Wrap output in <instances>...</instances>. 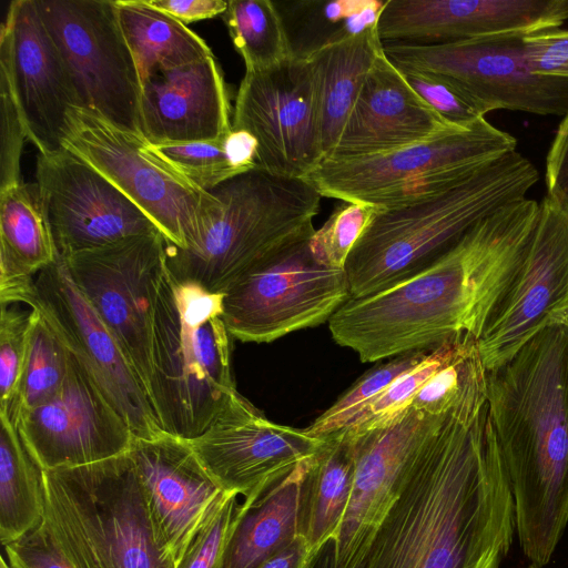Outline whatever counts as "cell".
I'll return each mask as SVG.
<instances>
[{
	"label": "cell",
	"mask_w": 568,
	"mask_h": 568,
	"mask_svg": "<svg viewBox=\"0 0 568 568\" xmlns=\"http://www.w3.org/2000/svg\"><path fill=\"white\" fill-rule=\"evenodd\" d=\"M515 534L486 402L448 414L430 435L359 568H500Z\"/></svg>",
	"instance_id": "obj_1"
},
{
	"label": "cell",
	"mask_w": 568,
	"mask_h": 568,
	"mask_svg": "<svg viewBox=\"0 0 568 568\" xmlns=\"http://www.w3.org/2000/svg\"><path fill=\"white\" fill-rule=\"evenodd\" d=\"M539 203L523 197L478 221L414 275L348 300L328 321L333 339L363 363L479 339L515 285L534 236Z\"/></svg>",
	"instance_id": "obj_2"
},
{
	"label": "cell",
	"mask_w": 568,
	"mask_h": 568,
	"mask_svg": "<svg viewBox=\"0 0 568 568\" xmlns=\"http://www.w3.org/2000/svg\"><path fill=\"white\" fill-rule=\"evenodd\" d=\"M486 389L519 546L542 567L568 524V325L551 323L487 371Z\"/></svg>",
	"instance_id": "obj_3"
},
{
	"label": "cell",
	"mask_w": 568,
	"mask_h": 568,
	"mask_svg": "<svg viewBox=\"0 0 568 568\" xmlns=\"http://www.w3.org/2000/svg\"><path fill=\"white\" fill-rule=\"evenodd\" d=\"M536 166L514 151L433 197L379 210L346 264L351 298L381 292L422 271L505 204L526 197Z\"/></svg>",
	"instance_id": "obj_4"
},
{
	"label": "cell",
	"mask_w": 568,
	"mask_h": 568,
	"mask_svg": "<svg viewBox=\"0 0 568 568\" xmlns=\"http://www.w3.org/2000/svg\"><path fill=\"white\" fill-rule=\"evenodd\" d=\"M223 296L176 278L165 265L152 323L149 396L166 434L199 436L237 392Z\"/></svg>",
	"instance_id": "obj_5"
},
{
	"label": "cell",
	"mask_w": 568,
	"mask_h": 568,
	"mask_svg": "<svg viewBox=\"0 0 568 568\" xmlns=\"http://www.w3.org/2000/svg\"><path fill=\"white\" fill-rule=\"evenodd\" d=\"M209 192L221 201L219 216L187 248L165 242V265L176 278L211 293L224 294L248 271L315 232L322 196L303 179L255 168Z\"/></svg>",
	"instance_id": "obj_6"
},
{
	"label": "cell",
	"mask_w": 568,
	"mask_h": 568,
	"mask_svg": "<svg viewBox=\"0 0 568 568\" xmlns=\"http://www.w3.org/2000/svg\"><path fill=\"white\" fill-rule=\"evenodd\" d=\"M43 475L42 524L75 568H175L129 452Z\"/></svg>",
	"instance_id": "obj_7"
},
{
	"label": "cell",
	"mask_w": 568,
	"mask_h": 568,
	"mask_svg": "<svg viewBox=\"0 0 568 568\" xmlns=\"http://www.w3.org/2000/svg\"><path fill=\"white\" fill-rule=\"evenodd\" d=\"M516 146L513 135L484 118L390 152L324 159L303 180L321 196L390 210L457 186Z\"/></svg>",
	"instance_id": "obj_8"
},
{
	"label": "cell",
	"mask_w": 568,
	"mask_h": 568,
	"mask_svg": "<svg viewBox=\"0 0 568 568\" xmlns=\"http://www.w3.org/2000/svg\"><path fill=\"white\" fill-rule=\"evenodd\" d=\"M63 148L101 173L158 227L168 244L194 245L222 204L152 153L146 141L81 108L68 112Z\"/></svg>",
	"instance_id": "obj_9"
},
{
	"label": "cell",
	"mask_w": 568,
	"mask_h": 568,
	"mask_svg": "<svg viewBox=\"0 0 568 568\" xmlns=\"http://www.w3.org/2000/svg\"><path fill=\"white\" fill-rule=\"evenodd\" d=\"M78 108L143 138L142 82L114 0H37Z\"/></svg>",
	"instance_id": "obj_10"
},
{
	"label": "cell",
	"mask_w": 568,
	"mask_h": 568,
	"mask_svg": "<svg viewBox=\"0 0 568 568\" xmlns=\"http://www.w3.org/2000/svg\"><path fill=\"white\" fill-rule=\"evenodd\" d=\"M308 240L252 268L224 293L223 320L233 338L271 343L328 322L351 300L345 270L318 264Z\"/></svg>",
	"instance_id": "obj_11"
},
{
	"label": "cell",
	"mask_w": 568,
	"mask_h": 568,
	"mask_svg": "<svg viewBox=\"0 0 568 568\" xmlns=\"http://www.w3.org/2000/svg\"><path fill=\"white\" fill-rule=\"evenodd\" d=\"M62 260L149 394L152 323L165 271L162 233L131 235Z\"/></svg>",
	"instance_id": "obj_12"
},
{
	"label": "cell",
	"mask_w": 568,
	"mask_h": 568,
	"mask_svg": "<svg viewBox=\"0 0 568 568\" xmlns=\"http://www.w3.org/2000/svg\"><path fill=\"white\" fill-rule=\"evenodd\" d=\"M524 36L438 44L383 43L399 69L439 77L488 113L505 109L537 115L568 112V81L535 74L524 57Z\"/></svg>",
	"instance_id": "obj_13"
},
{
	"label": "cell",
	"mask_w": 568,
	"mask_h": 568,
	"mask_svg": "<svg viewBox=\"0 0 568 568\" xmlns=\"http://www.w3.org/2000/svg\"><path fill=\"white\" fill-rule=\"evenodd\" d=\"M232 129L257 141L256 165L271 174L304 179L323 160L317 80L310 59L291 58L245 72Z\"/></svg>",
	"instance_id": "obj_14"
},
{
	"label": "cell",
	"mask_w": 568,
	"mask_h": 568,
	"mask_svg": "<svg viewBox=\"0 0 568 568\" xmlns=\"http://www.w3.org/2000/svg\"><path fill=\"white\" fill-rule=\"evenodd\" d=\"M187 442L221 489L251 505L315 455L325 438L270 420L235 392L209 427Z\"/></svg>",
	"instance_id": "obj_15"
},
{
	"label": "cell",
	"mask_w": 568,
	"mask_h": 568,
	"mask_svg": "<svg viewBox=\"0 0 568 568\" xmlns=\"http://www.w3.org/2000/svg\"><path fill=\"white\" fill-rule=\"evenodd\" d=\"M36 286L32 308L41 312L68 352L128 423L134 437L153 438L163 434L142 381L72 282L61 257L37 274Z\"/></svg>",
	"instance_id": "obj_16"
},
{
	"label": "cell",
	"mask_w": 568,
	"mask_h": 568,
	"mask_svg": "<svg viewBox=\"0 0 568 568\" xmlns=\"http://www.w3.org/2000/svg\"><path fill=\"white\" fill-rule=\"evenodd\" d=\"M444 417L408 407L387 425L355 435L349 501L334 540V568H359L386 514L398 499L430 435Z\"/></svg>",
	"instance_id": "obj_17"
},
{
	"label": "cell",
	"mask_w": 568,
	"mask_h": 568,
	"mask_svg": "<svg viewBox=\"0 0 568 568\" xmlns=\"http://www.w3.org/2000/svg\"><path fill=\"white\" fill-rule=\"evenodd\" d=\"M14 427L43 470L79 467L126 454L134 438L128 423L71 354L59 389L21 412Z\"/></svg>",
	"instance_id": "obj_18"
},
{
	"label": "cell",
	"mask_w": 568,
	"mask_h": 568,
	"mask_svg": "<svg viewBox=\"0 0 568 568\" xmlns=\"http://www.w3.org/2000/svg\"><path fill=\"white\" fill-rule=\"evenodd\" d=\"M36 178L59 257L159 231L119 189L65 149L39 154Z\"/></svg>",
	"instance_id": "obj_19"
},
{
	"label": "cell",
	"mask_w": 568,
	"mask_h": 568,
	"mask_svg": "<svg viewBox=\"0 0 568 568\" xmlns=\"http://www.w3.org/2000/svg\"><path fill=\"white\" fill-rule=\"evenodd\" d=\"M0 72L9 80L28 140L39 154L62 151L68 112L78 103L37 0L10 3L0 31Z\"/></svg>",
	"instance_id": "obj_20"
},
{
	"label": "cell",
	"mask_w": 568,
	"mask_h": 568,
	"mask_svg": "<svg viewBox=\"0 0 568 568\" xmlns=\"http://www.w3.org/2000/svg\"><path fill=\"white\" fill-rule=\"evenodd\" d=\"M568 307V209L549 196L521 272L477 344L486 371L508 362Z\"/></svg>",
	"instance_id": "obj_21"
},
{
	"label": "cell",
	"mask_w": 568,
	"mask_h": 568,
	"mask_svg": "<svg viewBox=\"0 0 568 568\" xmlns=\"http://www.w3.org/2000/svg\"><path fill=\"white\" fill-rule=\"evenodd\" d=\"M568 20V0H387L378 20L383 43L438 44L529 36Z\"/></svg>",
	"instance_id": "obj_22"
},
{
	"label": "cell",
	"mask_w": 568,
	"mask_h": 568,
	"mask_svg": "<svg viewBox=\"0 0 568 568\" xmlns=\"http://www.w3.org/2000/svg\"><path fill=\"white\" fill-rule=\"evenodd\" d=\"M129 455L142 484L155 535L175 566L223 490L187 439L163 433L134 437Z\"/></svg>",
	"instance_id": "obj_23"
},
{
	"label": "cell",
	"mask_w": 568,
	"mask_h": 568,
	"mask_svg": "<svg viewBox=\"0 0 568 568\" xmlns=\"http://www.w3.org/2000/svg\"><path fill=\"white\" fill-rule=\"evenodd\" d=\"M227 88L214 55L142 81L143 139L151 144L216 140L232 130Z\"/></svg>",
	"instance_id": "obj_24"
},
{
	"label": "cell",
	"mask_w": 568,
	"mask_h": 568,
	"mask_svg": "<svg viewBox=\"0 0 568 568\" xmlns=\"http://www.w3.org/2000/svg\"><path fill=\"white\" fill-rule=\"evenodd\" d=\"M450 126L456 125L444 121L415 93L383 47L328 158L390 152Z\"/></svg>",
	"instance_id": "obj_25"
},
{
	"label": "cell",
	"mask_w": 568,
	"mask_h": 568,
	"mask_svg": "<svg viewBox=\"0 0 568 568\" xmlns=\"http://www.w3.org/2000/svg\"><path fill=\"white\" fill-rule=\"evenodd\" d=\"M324 438L322 447L308 459L298 509V534L315 552L337 537L355 469L352 435L343 429Z\"/></svg>",
	"instance_id": "obj_26"
},
{
	"label": "cell",
	"mask_w": 568,
	"mask_h": 568,
	"mask_svg": "<svg viewBox=\"0 0 568 568\" xmlns=\"http://www.w3.org/2000/svg\"><path fill=\"white\" fill-rule=\"evenodd\" d=\"M308 459L253 504H240L223 568H257L298 535L301 488Z\"/></svg>",
	"instance_id": "obj_27"
},
{
	"label": "cell",
	"mask_w": 568,
	"mask_h": 568,
	"mask_svg": "<svg viewBox=\"0 0 568 568\" xmlns=\"http://www.w3.org/2000/svg\"><path fill=\"white\" fill-rule=\"evenodd\" d=\"M383 51L378 30H369L314 53L324 159L342 130L377 57Z\"/></svg>",
	"instance_id": "obj_28"
},
{
	"label": "cell",
	"mask_w": 568,
	"mask_h": 568,
	"mask_svg": "<svg viewBox=\"0 0 568 568\" xmlns=\"http://www.w3.org/2000/svg\"><path fill=\"white\" fill-rule=\"evenodd\" d=\"M124 38L135 59L141 82L214 55L206 42L185 24L145 0H114Z\"/></svg>",
	"instance_id": "obj_29"
},
{
	"label": "cell",
	"mask_w": 568,
	"mask_h": 568,
	"mask_svg": "<svg viewBox=\"0 0 568 568\" xmlns=\"http://www.w3.org/2000/svg\"><path fill=\"white\" fill-rule=\"evenodd\" d=\"M387 0L275 1L291 55L308 59L329 45L377 29Z\"/></svg>",
	"instance_id": "obj_30"
},
{
	"label": "cell",
	"mask_w": 568,
	"mask_h": 568,
	"mask_svg": "<svg viewBox=\"0 0 568 568\" xmlns=\"http://www.w3.org/2000/svg\"><path fill=\"white\" fill-rule=\"evenodd\" d=\"M0 540L4 546L43 521L44 475L18 429L0 417Z\"/></svg>",
	"instance_id": "obj_31"
},
{
	"label": "cell",
	"mask_w": 568,
	"mask_h": 568,
	"mask_svg": "<svg viewBox=\"0 0 568 568\" xmlns=\"http://www.w3.org/2000/svg\"><path fill=\"white\" fill-rule=\"evenodd\" d=\"M0 252L38 274L58 258L37 183L0 191Z\"/></svg>",
	"instance_id": "obj_32"
},
{
	"label": "cell",
	"mask_w": 568,
	"mask_h": 568,
	"mask_svg": "<svg viewBox=\"0 0 568 568\" xmlns=\"http://www.w3.org/2000/svg\"><path fill=\"white\" fill-rule=\"evenodd\" d=\"M222 18L245 72L266 70L292 58L275 1L230 0Z\"/></svg>",
	"instance_id": "obj_33"
},
{
	"label": "cell",
	"mask_w": 568,
	"mask_h": 568,
	"mask_svg": "<svg viewBox=\"0 0 568 568\" xmlns=\"http://www.w3.org/2000/svg\"><path fill=\"white\" fill-rule=\"evenodd\" d=\"M32 311L24 368L7 418L13 426L21 412L39 405L59 389L69 369L68 349L41 312L37 308Z\"/></svg>",
	"instance_id": "obj_34"
},
{
	"label": "cell",
	"mask_w": 568,
	"mask_h": 568,
	"mask_svg": "<svg viewBox=\"0 0 568 568\" xmlns=\"http://www.w3.org/2000/svg\"><path fill=\"white\" fill-rule=\"evenodd\" d=\"M430 349L407 352L365 372L307 428L312 437H324L351 427L403 372L420 362Z\"/></svg>",
	"instance_id": "obj_35"
},
{
	"label": "cell",
	"mask_w": 568,
	"mask_h": 568,
	"mask_svg": "<svg viewBox=\"0 0 568 568\" xmlns=\"http://www.w3.org/2000/svg\"><path fill=\"white\" fill-rule=\"evenodd\" d=\"M229 133L210 141L164 144L146 142V146L193 185L209 192L221 183L248 172L235 159Z\"/></svg>",
	"instance_id": "obj_36"
},
{
	"label": "cell",
	"mask_w": 568,
	"mask_h": 568,
	"mask_svg": "<svg viewBox=\"0 0 568 568\" xmlns=\"http://www.w3.org/2000/svg\"><path fill=\"white\" fill-rule=\"evenodd\" d=\"M466 336L468 335L453 337L430 349L420 362L398 375L362 416L346 429L359 435L381 428L399 416L410 406L425 383L453 357Z\"/></svg>",
	"instance_id": "obj_37"
},
{
	"label": "cell",
	"mask_w": 568,
	"mask_h": 568,
	"mask_svg": "<svg viewBox=\"0 0 568 568\" xmlns=\"http://www.w3.org/2000/svg\"><path fill=\"white\" fill-rule=\"evenodd\" d=\"M379 210L363 203L343 202L308 240L315 261L345 270L346 261L359 237Z\"/></svg>",
	"instance_id": "obj_38"
},
{
	"label": "cell",
	"mask_w": 568,
	"mask_h": 568,
	"mask_svg": "<svg viewBox=\"0 0 568 568\" xmlns=\"http://www.w3.org/2000/svg\"><path fill=\"white\" fill-rule=\"evenodd\" d=\"M239 495L223 491L195 531L175 568H223L237 523Z\"/></svg>",
	"instance_id": "obj_39"
},
{
	"label": "cell",
	"mask_w": 568,
	"mask_h": 568,
	"mask_svg": "<svg viewBox=\"0 0 568 568\" xmlns=\"http://www.w3.org/2000/svg\"><path fill=\"white\" fill-rule=\"evenodd\" d=\"M32 308L1 305L0 417L8 418L16 399L29 347Z\"/></svg>",
	"instance_id": "obj_40"
},
{
	"label": "cell",
	"mask_w": 568,
	"mask_h": 568,
	"mask_svg": "<svg viewBox=\"0 0 568 568\" xmlns=\"http://www.w3.org/2000/svg\"><path fill=\"white\" fill-rule=\"evenodd\" d=\"M400 72L415 93L452 125L468 126L487 114L474 99L439 77L406 70Z\"/></svg>",
	"instance_id": "obj_41"
},
{
	"label": "cell",
	"mask_w": 568,
	"mask_h": 568,
	"mask_svg": "<svg viewBox=\"0 0 568 568\" xmlns=\"http://www.w3.org/2000/svg\"><path fill=\"white\" fill-rule=\"evenodd\" d=\"M0 191L20 184V161L27 131L6 74L0 72Z\"/></svg>",
	"instance_id": "obj_42"
},
{
	"label": "cell",
	"mask_w": 568,
	"mask_h": 568,
	"mask_svg": "<svg viewBox=\"0 0 568 568\" xmlns=\"http://www.w3.org/2000/svg\"><path fill=\"white\" fill-rule=\"evenodd\" d=\"M524 57L535 74L568 81V30L552 29L523 38Z\"/></svg>",
	"instance_id": "obj_43"
},
{
	"label": "cell",
	"mask_w": 568,
	"mask_h": 568,
	"mask_svg": "<svg viewBox=\"0 0 568 568\" xmlns=\"http://www.w3.org/2000/svg\"><path fill=\"white\" fill-rule=\"evenodd\" d=\"M10 568H75L51 539L43 524L4 546Z\"/></svg>",
	"instance_id": "obj_44"
},
{
	"label": "cell",
	"mask_w": 568,
	"mask_h": 568,
	"mask_svg": "<svg viewBox=\"0 0 568 568\" xmlns=\"http://www.w3.org/2000/svg\"><path fill=\"white\" fill-rule=\"evenodd\" d=\"M37 274L12 256L0 252V304H27L37 300Z\"/></svg>",
	"instance_id": "obj_45"
},
{
	"label": "cell",
	"mask_w": 568,
	"mask_h": 568,
	"mask_svg": "<svg viewBox=\"0 0 568 568\" xmlns=\"http://www.w3.org/2000/svg\"><path fill=\"white\" fill-rule=\"evenodd\" d=\"M547 196L568 209V112L562 116L546 159Z\"/></svg>",
	"instance_id": "obj_46"
},
{
	"label": "cell",
	"mask_w": 568,
	"mask_h": 568,
	"mask_svg": "<svg viewBox=\"0 0 568 568\" xmlns=\"http://www.w3.org/2000/svg\"><path fill=\"white\" fill-rule=\"evenodd\" d=\"M151 7L176 19L183 24L212 19L227 8L224 0H145Z\"/></svg>",
	"instance_id": "obj_47"
},
{
	"label": "cell",
	"mask_w": 568,
	"mask_h": 568,
	"mask_svg": "<svg viewBox=\"0 0 568 568\" xmlns=\"http://www.w3.org/2000/svg\"><path fill=\"white\" fill-rule=\"evenodd\" d=\"M318 554L298 534L287 547L257 568H314Z\"/></svg>",
	"instance_id": "obj_48"
},
{
	"label": "cell",
	"mask_w": 568,
	"mask_h": 568,
	"mask_svg": "<svg viewBox=\"0 0 568 568\" xmlns=\"http://www.w3.org/2000/svg\"><path fill=\"white\" fill-rule=\"evenodd\" d=\"M314 568H334V541L327 542L320 551Z\"/></svg>",
	"instance_id": "obj_49"
},
{
	"label": "cell",
	"mask_w": 568,
	"mask_h": 568,
	"mask_svg": "<svg viewBox=\"0 0 568 568\" xmlns=\"http://www.w3.org/2000/svg\"><path fill=\"white\" fill-rule=\"evenodd\" d=\"M556 323H564L568 325V307L559 315Z\"/></svg>",
	"instance_id": "obj_50"
},
{
	"label": "cell",
	"mask_w": 568,
	"mask_h": 568,
	"mask_svg": "<svg viewBox=\"0 0 568 568\" xmlns=\"http://www.w3.org/2000/svg\"><path fill=\"white\" fill-rule=\"evenodd\" d=\"M0 568H10V566L8 565L7 560L1 557V560H0Z\"/></svg>",
	"instance_id": "obj_51"
},
{
	"label": "cell",
	"mask_w": 568,
	"mask_h": 568,
	"mask_svg": "<svg viewBox=\"0 0 568 568\" xmlns=\"http://www.w3.org/2000/svg\"><path fill=\"white\" fill-rule=\"evenodd\" d=\"M526 568H540V567H538V566H536V565L531 564L530 566H528V567H526Z\"/></svg>",
	"instance_id": "obj_52"
}]
</instances>
